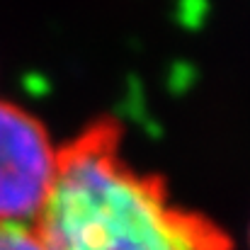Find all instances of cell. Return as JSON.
I'll use <instances>...</instances> for the list:
<instances>
[{
    "label": "cell",
    "instance_id": "6da1fadb",
    "mask_svg": "<svg viewBox=\"0 0 250 250\" xmlns=\"http://www.w3.org/2000/svg\"><path fill=\"white\" fill-rule=\"evenodd\" d=\"M34 226L46 250H236L214 219L175 202L161 175L124 156L114 117L61 144L59 175Z\"/></svg>",
    "mask_w": 250,
    "mask_h": 250
},
{
    "label": "cell",
    "instance_id": "7a4b0ae2",
    "mask_svg": "<svg viewBox=\"0 0 250 250\" xmlns=\"http://www.w3.org/2000/svg\"><path fill=\"white\" fill-rule=\"evenodd\" d=\"M61 163L46 124L0 97V224H34L44 211Z\"/></svg>",
    "mask_w": 250,
    "mask_h": 250
},
{
    "label": "cell",
    "instance_id": "3957f363",
    "mask_svg": "<svg viewBox=\"0 0 250 250\" xmlns=\"http://www.w3.org/2000/svg\"><path fill=\"white\" fill-rule=\"evenodd\" d=\"M0 250H46L34 224H0Z\"/></svg>",
    "mask_w": 250,
    "mask_h": 250
},
{
    "label": "cell",
    "instance_id": "277c9868",
    "mask_svg": "<svg viewBox=\"0 0 250 250\" xmlns=\"http://www.w3.org/2000/svg\"><path fill=\"white\" fill-rule=\"evenodd\" d=\"M248 248H250V231H248Z\"/></svg>",
    "mask_w": 250,
    "mask_h": 250
}]
</instances>
